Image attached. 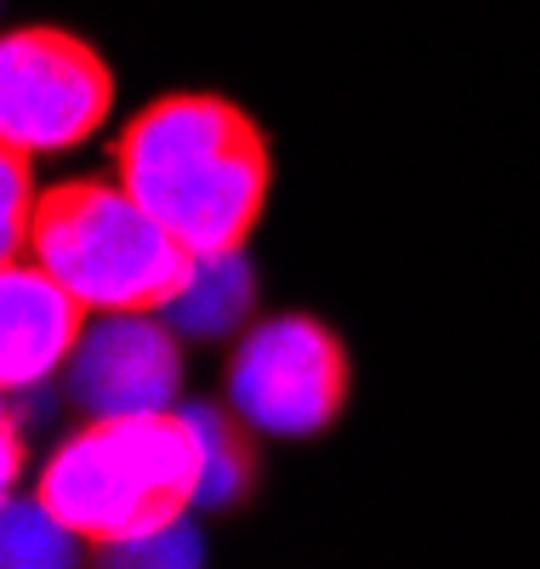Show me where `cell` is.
I'll return each mask as SVG.
<instances>
[{
  "mask_svg": "<svg viewBox=\"0 0 540 569\" xmlns=\"http://www.w3.org/2000/svg\"><path fill=\"white\" fill-rule=\"evenodd\" d=\"M114 177L200 257L244 251L262 222L273 154L262 126L211 91H171L114 142Z\"/></svg>",
  "mask_w": 540,
  "mask_h": 569,
  "instance_id": "6da1fadb",
  "label": "cell"
},
{
  "mask_svg": "<svg viewBox=\"0 0 540 569\" xmlns=\"http://www.w3.org/2000/svg\"><path fill=\"white\" fill-rule=\"evenodd\" d=\"M211 439L200 416L137 410L91 416L46 456L34 501L91 547L142 552L166 541L182 512L206 496Z\"/></svg>",
  "mask_w": 540,
  "mask_h": 569,
  "instance_id": "7a4b0ae2",
  "label": "cell"
},
{
  "mask_svg": "<svg viewBox=\"0 0 540 569\" xmlns=\"http://www.w3.org/2000/svg\"><path fill=\"white\" fill-rule=\"evenodd\" d=\"M29 257L58 273L91 313H160L200 273V251L182 246L120 177L40 188Z\"/></svg>",
  "mask_w": 540,
  "mask_h": 569,
  "instance_id": "3957f363",
  "label": "cell"
},
{
  "mask_svg": "<svg viewBox=\"0 0 540 569\" xmlns=\"http://www.w3.org/2000/svg\"><path fill=\"white\" fill-rule=\"evenodd\" d=\"M114 74L69 29H12L0 40V142L63 154L109 120Z\"/></svg>",
  "mask_w": 540,
  "mask_h": 569,
  "instance_id": "277c9868",
  "label": "cell"
},
{
  "mask_svg": "<svg viewBox=\"0 0 540 569\" xmlns=\"http://www.w3.org/2000/svg\"><path fill=\"white\" fill-rule=\"evenodd\" d=\"M353 388L348 348L330 325L308 313H279L262 319L233 353L228 393L233 410L279 439H308L341 416Z\"/></svg>",
  "mask_w": 540,
  "mask_h": 569,
  "instance_id": "5b68a950",
  "label": "cell"
},
{
  "mask_svg": "<svg viewBox=\"0 0 540 569\" xmlns=\"http://www.w3.org/2000/svg\"><path fill=\"white\" fill-rule=\"evenodd\" d=\"M74 405L86 416H137L171 410L182 382V353L171 330L149 313H103V325H86L74 348Z\"/></svg>",
  "mask_w": 540,
  "mask_h": 569,
  "instance_id": "8992f818",
  "label": "cell"
},
{
  "mask_svg": "<svg viewBox=\"0 0 540 569\" xmlns=\"http://www.w3.org/2000/svg\"><path fill=\"white\" fill-rule=\"evenodd\" d=\"M86 302L34 257L0 268V382L40 388L58 365L74 359L86 337Z\"/></svg>",
  "mask_w": 540,
  "mask_h": 569,
  "instance_id": "52a82bcc",
  "label": "cell"
},
{
  "mask_svg": "<svg viewBox=\"0 0 540 569\" xmlns=\"http://www.w3.org/2000/svg\"><path fill=\"white\" fill-rule=\"evenodd\" d=\"M244 302H251V273H244L239 251L233 257H200V273H193V284L171 302V313L182 319V330H217L228 319L244 313Z\"/></svg>",
  "mask_w": 540,
  "mask_h": 569,
  "instance_id": "ba28073f",
  "label": "cell"
},
{
  "mask_svg": "<svg viewBox=\"0 0 540 569\" xmlns=\"http://www.w3.org/2000/svg\"><path fill=\"white\" fill-rule=\"evenodd\" d=\"M29 149H7L0 142V188H7V200H0V251H7V262L29 257V228H34V182H29Z\"/></svg>",
  "mask_w": 540,
  "mask_h": 569,
  "instance_id": "9c48e42d",
  "label": "cell"
},
{
  "mask_svg": "<svg viewBox=\"0 0 540 569\" xmlns=\"http://www.w3.org/2000/svg\"><path fill=\"white\" fill-rule=\"evenodd\" d=\"M80 536H69L40 501L18 507L7 501V563H69Z\"/></svg>",
  "mask_w": 540,
  "mask_h": 569,
  "instance_id": "30bf717a",
  "label": "cell"
},
{
  "mask_svg": "<svg viewBox=\"0 0 540 569\" xmlns=\"http://www.w3.org/2000/svg\"><path fill=\"white\" fill-rule=\"evenodd\" d=\"M0 445H7V467H0V479H7V490L23 479V433H18V416L7 410V421H0Z\"/></svg>",
  "mask_w": 540,
  "mask_h": 569,
  "instance_id": "8fae6325",
  "label": "cell"
}]
</instances>
